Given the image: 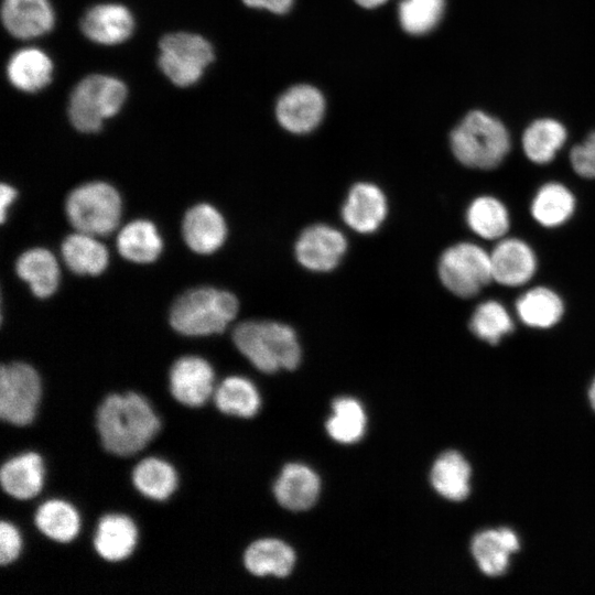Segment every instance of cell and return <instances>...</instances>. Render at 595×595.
Here are the masks:
<instances>
[{"label":"cell","mask_w":595,"mask_h":595,"mask_svg":"<svg viewBox=\"0 0 595 595\" xmlns=\"http://www.w3.org/2000/svg\"><path fill=\"white\" fill-rule=\"evenodd\" d=\"M588 396H589L591 404H592L593 409L595 410V379H594V381L592 383Z\"/></svg>","instance_id":"7bdbcfd3"},{"label":"cell","mask_w":595,"mask_h":595,"mask_svg":"<svg viewBox=\"0 0 595 595\" xmlns=\"http://www.w3.org/2000/svg\"><path fill=\"white\" fill-rule=\"evenodd\" d=\"M119 253L129 261L149 263L162 250V239L156 227L149 220L137 219L127 224L118 234Z\"/></svg>","instance_id":"f546056e"},{"label":"cell","mask_w":595,"mask_h":595,"mask_svg":"<svg viewBox=\"0 0 595 595\" xmlns=\"http://www.w3.org/2000/svg\"><path fill=\"white\" fill-rule=\"evenodd\" d=\"M232 340L237 349L262 372L293 370L301 360L298 336L284 323L246 321L235 328Z\"/></svg>","instance_id":"7a4b0ae2"},{"label":"cell","mask_w":595,"mask_h":595,"mask_svg":"<svg viewBox=\"0 0 595 595\" xmlns=\"http://www.w3.org/2000/svg\"><path fill=\"white\" fill-rule=\"evenodd\" d=\"M238 307V300L228 291L197 288L176 300L171 309L170 323L185 336L219 334L236 317Z\"/></svg>","instance_id":"3957f363"},{"label":"cell","mask_w":595,"mask_h":595,"mask_svg":"<svg viewBox=\"0 0 595 595\" xmlns=\"http://www.w3.org/2000/svg\"><path fill=\"white\" fill-rule=\"evenodd\" d=\"M213 399L219 412L245 419L255 416L261 404L256 386L241 376L225 378L216 387Z\"/></svg>","instance_id":"f1b7e54d"},{"label":"cell","mask_w":595,"mask_h":595,"mask_svg":"<svg viewBox=\"0 0 595 595\" xmlns=\"http://www.w3.org/2000/svg\"><path fill=\"white\" fill-rule=\"evenodd\" d=\"M359 6L364 8H376L383 4L387 0H355Z\"/></svg>","instance_id":"b9f144b4"},{"label":"cell","mask_w":595,"mask_h":595,"mask_svg":"<svg viewBox=\"0 0 595 595\" xmlns=\"http://www.w3.org/2000/svg\"><path fill=\"white\" fill-rule=\"evenodd\" d=\"M444 7L445 0H401L400 24L410 34H425L440 22Z\"/></svg>","instance_id":"8d00e7d4"},{"label":"cell","mask_w":595,"mask_h":595,"mask_svg":"<svg viewBox=\"0 0 595 595\" xmlns=\"http://www.w3.org/2000/svg\"><path fill=\"white\" fill-rule=\"evenodd\" d=\"M451 148L455 158L473 169L490 170L501 163L510 149L505 126L496 118L474 110L454 128Z\"/></svg>","instance_id":"277c9868"},{"label":"cell","mask_w":595,"mask_h":595,"mask_svg":"<svg viewBox=\"0 0 595 595\" xmlns=\"http://www.w3.org/2000/svg\"><path fill=\"white\" fill-rule=\"evenodd\" d=\"M566 140L565 128L556 120L540 119L524 131L522 147L529 160L538 164L549 163Z\"/></svg>","instance_id":"1f68e13d"},{"label":"cell","mask_w":595,"mask_h":595,"mask_svg":"<svg viewBox=\"0 0 595 595\" xmlns=\"http://www.w3.org/2000/svg\"><path fill=\"white\" fill-rule=\"evenodd\" d=\"M347 239L340 230L327 224L306 227L294 245L298 262L313 272H328L342 261Z\"/></svg>","instance_id":"8fae6325"},{"label":"cell","mask_w":595,"mask_h":595,"mask_svg":"<svg viewBox=\"0 0 595 595\" xmlns=\"http://www.w3.org/2000/svg\"><path fill=\"white\" fill-rule=\"evenodd\" d=\"M45 480L44 458L33 451L8 458L0 468L2 490L17 500L35 498L43 490Z\"/></svg>","instance_id":"9a60e30c"},{"label":"cell","mask_w":595,"mask_h":595,"mask_svg":"<svg viewBox=\"0 0 595 595\" xmlns=\"http://www.w3.org/2000/svg\"><path fill=\"white\" fill-rule=\"evenodd\" d=\"M321 489L318 476L302 464H288L278 477L273 493L277 501L292 511L310 509Z\"/></svg>","instance_id":"ffe728a7"},{"label":"cell","mask_w":595,"mask_h":595,"mask_svg":"<svg viewBox=\"0 0 595 595\" xmlns=\"http://www.w3.org/2000/svg\"><path fill=\"white\" fill-rule=\"evenodd\" d=\"M23 539L18 527L11 521L0 522V564L8 566L13 564L21 555Z\"/></svg>","instance_id":"74e56055"},{"label":"cell","mask_w":595,"mask_h":595,"mask_svg":"<svg viewBox=\"0 0 595 595\" xmlns=\"http://www.w3.org/2000/svg\"><path fill=\"white\" fill-rule=\"evenodd\" d=\"M62 256L68 269L77 274L97 275L107 268L109 260L107 248L96 236L80 231L64 239Z\"/></svg>","instance_id":"4316f807"},{"label":"cell","mask_w":595,"mask_h":595,"mask_svg":"<svg viewBox=\"0 0 595 595\" xmlns=\"http://www.w3.org/2000/svg\"><path fill=\"white\" fill-rule=\"evenodd\" d=\"M516 310L528 326L548 328L559 322L563 314V302L552 290L538 286L522 294Z\"/></svg>","instance_id":"4dcf8cb0"},{"label":"cell","mask_w":595,"mask_h":595,"mask_svg":"<svg viewBox=\"0 0 595 595\" xmlns=\"http://www.w3.org/2000/svg\"><path fill=\"white\" fill-rule=\"evenodd\" d=\"M213 366L199 356H182L169 372V390L180 404L195 409L205 405L215 392Z\"/></svg>","instance_id":"30bf717a"},{"label":"cell","mask_w":595,"mask_h":595,"mask_svg":"<svg viewBox=\"0 0 595 595\" xmlns=\"http://www.w3.org/2000/svg\"><path fill=\"white\" fill-rule=\"evenodd\" d=\"M1 18L8 32L19 39L43 35L54 24L48 0H3Z\"/></svg>","instance_id":"ac0fdd59"},{"label":"cell","mask_w":595,"mask_h":595,"mask_svg":"<svg viewBox=\"0 0 595 595\" xmlns=\"http://www.w3.org/2000/svg\"><path fill=\"white\" fill-rule=\"evenodd\" d=\"M570 160L578 175L595 178V131L571 150Z\"/></svg>","instance_id":"f35d334b"},{"label":"cell","mask_w":595,"mask_h":595,"mask_svg":"<svg viewBox=\"0 0 595 595\" xmlns=\"http://www.w3.org/2000/svg\"><path fill=\"white\" fill-rule=\"evenodd\" d=\"M388 214V201L382 190L370 182L354 184L342 207L345 224L359 234L379 229Z\"/></svg>","instance_id":"4fadbf2b"},{"label":"cell","mask_w":595,"mask_h":595,"mask_svg":"<svg viewBox=\"0 0 595 595\" xmlns=\"http://www.w3.org/2000/svg\"><path fill=\"white\" fill-rule=\"evenodd\" d=\"M139 543V529L133 519L123 513H107L96 526L93 548L96 554L109 563L129 559Z\"/></svg>","instance_id":"5bb4252c"},{"label":"cell","mask_w":595,"mask_h":595,"mask_svg":"<svg viewBox=\"0 0 595 595\" xmlns=\"http://www.w3.org/2000/svg\"><path fill=\"white\" fill-rule=\"evenodd\" d=\"M493 279L499 284L518 286L527 283L536 272L537 259L522 240L504 239L490 253Z\"/></svg>","instance_id":"2e32d148"},{"label":"cell","mask_w":595,"mask_h":595,"mask_svg":"<svg viewBox=\"0 0 595 595\" xmlns=\"http://www.w3.org/2000/svg\"><path fill=\"white\" fill-rule=\"evenodd\" d=\"M43 397L41 376L23 361L3 364L0 368V419L9 425L32 424Z\"/></svg>","instance_id":"52a82bcc"},{"label":"cell","mask_w":595,"mask_h":595,"mask_svg":"<svg viewBox=\"0 0 595 595\" xmlns=\"http://www.w3.org/2000/svg\"><path fill=\"white\" fill-rule=\"evenodd\" d=\"M126 96L127 89L121 80L106 75L87 76L71 95V122L82 132H97L105 119L120 110Z\"/></svg>","instance_id":"5b68a950"},{"label":"cell","mask_w":595,"mask_h":595,"mask_svg":"<svg viewBox=\"0 0 595 595\" xmlns=\"http://www.w3.org/2000/svg\"><path fill=\"white\" fill-rule=\"evenodd\" d=\"M96 432L102 448L126 458L142 452L160 433L161 418L141 393L107 394L95 415Z\"/></svg>","instance_id":"6da1fadb"},{"label":"cell","mask_w":595,"mask_h":595,"mask_svg":"<svg viewBox=\"0 0 595 595\" xmlns=\"http://www.w3.org/2000/svg\"><path fill=\"white\" fill-rule=\"evenodd\" d=\"M34 526L48 540L65 544L74 541L82 530V517L69 501L52 498L43 501L34 512Z\"/></svg>","instance_id":"7402d4cb"},{"label":"cell","mask_w":595,"mask_h":595,"mask_svg":"<svg viewBox=\"0 0 595 595\" xmlns=\"http://www.w3.org/2000/svg\"><path fill=\"white\" fill-rule=\"evenodd\" d=\"M133 17L121 4L106 3L89 9L82 19V31L91 41L113 45L126 41L133 31Z\"/></svg>","instance_id":"d6986e66"},{"label":"cell","mask_w":595,"mask_h":595,"mask_svg":"<svg viewBox=\"0 0 595 595\" xmlns=\"http://www.w3.org/2000/svg\"><path fill=\"white\" fill-rule=\"evenodd\" d=\"M17 190L12 186L2 183L0 187V218L3 223L7 216V210L17 197Z\"/></svg>","instance_id":"60d3db41"},{"label":"cell","mask_w":595,"mask_h":595,"mask_svg":"<svg viewBox=\"0 0 595 595\" xmlns=\"http://www.w3.org/2000/svg\"><path fill=\"white\" fill-rule=\"evenodd\" d=\"M7 74L15 88L26 93H35L51 82L53 64L41 50L23 48L11 56Z\"/></svg>","instance_id":"484cf974"},{"label":"cell","mask_w":595,"mask_h":595,"mask_svg":"<svg viewBox=\"0 0 595 595\" xmlns=\"http://www.w3.org/2000/svg\"><path fill=\"white\" fill-rule=\"evenodd\" d=\"M469 327L478 338L496 345L505 335L512 332L513 324L507 310L500 303L486 301L474 311Z\"/></svg>","instance_id":"d590c367"},{"label":"cell","mask_w":595,"mask_h":595,"mask_svg":"<svg viewBox=\"0 0 595 595\" xmlns=\"http://www.w3.org/2000/svg\"><path fill=\"white\" fill-rule=\"evenodd\" d=\"M324 110L325 100L320 90L310 85H296L279 98L275 115L285 130L301 134L318 126Z\"/></svg>","instance_id":"7c38bea8"},{"label":"cell","mask_w":595,"mask_h":595,"mask_svg":"<svg viewBox=\"0 0 595 595\" xmlns=\"http://www.w3.org/2000/svg\"><path fill=\"white\" fill-rule=\"evenodd\" d=\"M333 415L326 422V431L338 443L358 442L366 430L363 405L353 398H338L332 405Z\"/></svg>","instance_id":"e575fe53"},{"label":"cell","mask_w":595,"mask_h":595,"mask_svg":"<svg viewBox=\"0 0 595 595\" xmlns=\"http://www.w3.org/2000/svg\"><path fill=\"white\" fill-rule=\"evenodd\" d=\"M121 208L119 193L105 182H91L76 187L65 204L73 227L96 237L108 235L117 228Z\"/></svg>","instance_id":"8992f818"},{"label":"cell","mask_w":595,"mask_h":595,"mask_svg":"<svg viewBox=\"0 0 595 595\" xmlns=\"http://www.w3.org/2000/svg\"><path fill=\"white\" fill-rule=\"evenodd\" d=\"M213 60L212 45L197 34L170 33L160 41V68L177 86L198 82Z\"/></svg>","instance_id":"9c48e42d"},{"label":"cell","mask_w":595,"mask_h":595,"mask_svg":"<svg viewBox=\"0 0 595 595\" xmlns=\"http://www.w3.org/2000/svg\"><path fill=\"white\" fill-rule=\"evenodd\" d=\"M131 482L144 498L165 501L177 490L180 479L176 468L170 462L148 456L133 467Z\"/></svg>","instance_id":"603a6c76"},{"label":"cell","mask_w":595,"mask_h":595,"mask_svg":"<svg viewBox=\"0 0 595 595\" xmlns=\"http://www.w3.org/2000/svg\"><path fill=\"white\" fill-rule=\"evenodd\" d=\"M295 564L290 545L275 539H261L251 543L244 553V565L255 576H288Z\"/></svg>","instance_id":"cb8c5ba5"},{"label":"cell","mask_w":595,"mask_h":595,"mask_svg":"<svg viewBox=\"0 0 595 595\" xmlns=\"http://www.w3.org/2000/svg\"><path fill=\"white\" fill-rule=\"evenodd\" d=\"M246 6L267 9L274 13H285L292 6L293 0H242Z\"/></svg>","instance_id":"ab89813d"},{"label":"cell","mask_w":595,"mask_h":595,"mask_svg":"<svg viewBox=\"0 0 595 595\" xmlns=\"http://www.w3.org/2000/svg\"><path fill=\"white\" fill-rule=\"evenodd\" d=\"M15 269L37 298L51 296L58 286L60 267L54 255L47 249L26 250L19 257Z\"/></svg>","instance_id":"d4e9b609"},{"label":"cell","mask_w":595,"mask_h":595,"mask_svg":"<svg viewBox=\"0 0 595 595\" xmlns=\"http://www.w3.org/2000/svg\"><path fill=\"white\" fill-rule=\"evenodd\" d=\"M469 228L485 239L502 237L509 228V215L504 204L491 196L475 198L467 208Z\"/></svg>","instance_id":"836d02e7"},{"label":"cell","mask_w":595,"mask_h":595,"mask_svg":"<svg viewBox=\"0 0 595 595\" xmlns=\"http://www.w3.org/2000/svg\"><path fill=\"white\" fill-rule=\"evenodd\" d=\"M182 229L186 245L202 255L218 250L227 236L223 215L209 204H198L190 208L184 216Z\"/></svg>","instance_id":"e0dca14e"},{"label":"cell","mask_w":595,"mask_h":595,"mask_svg":"<svg viewBox=\"0 0 595 595\" xmlns=\"http://www.w3.org/2000/svg\"><path fill=\"white\" fill-rule=\"evenodd\" d=\"M443 285L459 298L476 295L490 280V255L470 242L448 247L441 255L437 266Z\"/></svg>","instance_id":"ba28073f"},{"label":"cell","mask_w":595,"mask_h":595,"mask_svg":"<svg viewBox=\"0 0 595 595\" xmlns=\"http://www.w3.org/2000/svg\"><path fill=\"white\" fill-rule=\"evenodd\" d=\"M574 207L575 198L564 185L548 183L534 196L531 214L542 226L555 227L572 216Z\"/></svg>","instance_id":"d6a6232c"},{"label":"cell","mask_w":595,"mask_h":595,"mask_svg":"<svg viewBox=\"0 0 595 595\" xmlns=\"http://www.w3.org/2000/svg\"><path fill=\"white\" fill-rule=\"evenodd\" d=\"M470 474L469 464L462 454L448 451L435 461L431 470V483L444 498L461 501L469 494Z\"/></svg>","instance_id":"83f0119b"},{"label":"cell","mask_w":595,"mask_h":595,"mask_svg":"<svg viewBox=\"0 0 595 595\" xmlns=\"http://www.w3.org/2000/svg\"><path fill=\"white\" fill-rule=\"evenodd\" d=\"M519 548L517 534L508 528H500L476 534L470 550L480 571L495 577L506 573L511 554Z\"/></svg>","instance_id":"44dd1931"}]
</instances>
